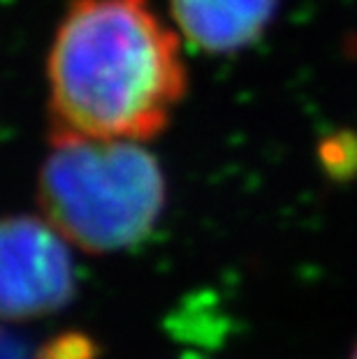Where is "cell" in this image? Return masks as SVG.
Masks as SVG:
<instances>
[{
	"label": "cell",
	"mask_w": 357,
	"mask_h": 359,
	"mask_svg": "<svg viewBox=\"0 0 357 359\" xmlns=\"http://www.w3.org/2000/svg\"><path fill=\"white\" fill-rule=\"evenodd\" d=\"M54 135L154 140L188 90L177 30L151 0H72L47 56Z\"/></svg>",
	"instance_id": "obj_1"
},
{
	"label": "cell",
	"mask_w": 357,
	"mask_h": 359,
	"mask_svg": "<svg viewBox=\"0 0 357 359\" xmlns=\"http://www.w3.org/2000/svg\"><path fill=\"white\" fill-rule=\"evenodd\" d=\"M37 195L44 218L86 253H116L154 232L167 202L158 158L128 140L54 135Z\"/></svg>",
	"instance_id": "obj_2"
},
{
	"label": "cell",
	"mask_w": 357,
	"mask_h": 359,
	"mask_svg": "<svg viewBox=\"0 0 357 359\" xmlns=\"http://www.w3.org/2000/svg\"><path fill=\"white\" fill-rule=\"evenodd\" d=\"M67 239L49 220L0 218V318L51 316L77 294Z\"/></svg>",
	"instance_id": "obj_3"
},
{
	"label": "cell",
	"mask_w": 357,
	"mask_h": 359,
	"mask_svg": "<svg viewBox=\"0 0 357 359\" xmlns=\"http://www.w3.org/2000/svg\"><path fill=\"white\" fill-rule=\"evenodd\" d=\"M278 5L281 0H170L179 33L207 53L248 49L267 33Z\"/></svg>",
	"instance_id": "obj_4"
},
{
	"label": "cell",
	"mask_w": 357,
	"mask_h": 359,
	"mask_svg": "<svg viewBox=\"0 0 357 359\" xmlns=\"http://www.w3.org/2000/svg\"><path fill=\"white\" fill-rule=\"evenodd\" d=\"M321 160L332 177L351 179L357 172V137L353 133H337L321 147Z\"/></svg>",
	"instance_id": "obj_5"
},
{
	"label": "cell",
	"mask_w": 357,
	"mask_h": 359,
	"mask_svg": "<svg viewBox=\"0 0 357 359\" xmlns=\"http://www.w3.org/2000/svg\"><path fill=\"white\" fill-rule=\"evenodd\" d=\"M35 359H100V348L86 334L65 332L44 343Z\"/></svg>",
	"instance_id": "obj_6"
},
{
	"label": "cell",
	"mask_w": 357,
	"mask_h": 359,
	"mask_svg": "<svg viewBox=\"0 0 357 359\" xmlns=\"http://www.w3.org/2000/svg\"><path fill=\"white\" fill-rule=\"evenodd\" d=\"M348 359H357V346L353 348V353H351V357H348Z\"/></svg>",
	"instance_id": "obj_7"
}]
</instances>
